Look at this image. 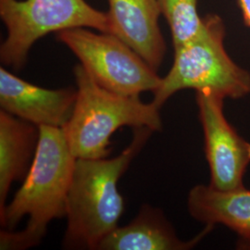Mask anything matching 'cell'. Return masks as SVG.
<instances>
[{
  "label": "cell",
  "mask_w": 250,
  "mask_h": 250,
  "mask_svg": "<svg viewBox=\"0 0 250 250\" xmlns=\"http://www.w3.org/2000/svg\"><path fill=\"white\" fill-rule=\"evenodd\" d=\"M76 158L62 128L40 126L36 155L11 202L0 213V250H23L39 245L53 220L66 218Z\"/></svg>",
  "instance_id": "obj_1"
},
{
  "label": "cell",
  "mask_w": 250,
  "mask_h": 250,
  "mask_svg": "<svg viewBox=\"0 0 250 250\" xmlns=\"http://www.w3.org/2000/svg\"><path fill=\"white\" fill-rule=\"evenodd\" d=\"M154 131L134 128L129 146L115 158L76 159L67 200L66 250H98L100 242L119 226L125 200L118 183Z\"/></svg>",
  "instance_id": "obj_2"
},
{
  "label": "cell",
  "mask_w": 250,
  "mask_h": 250,
  "mask_svg": "<svg viewBox=\"0 0 250 250\" xmlns=\"http://www.w3.org/2000/svg\"><path fill=\"white\" fill-rule=\"evenodd\" d=\"M77 97L63 133L76 159H103L110 154V138L128 126L162 129L161 108L139 96H125L106 89L81 64L73 69Z\"/></svg>",
  "instance_id": "obj_3"
},
{
  "label": "cell",
  "mask_w": 250,
  "mask_h": 250,
  "mask_svg": "<svg viewBox=\"0 0 250 250\" xmlns=\"http://www.w3.org/2000/svg\"><path fill=\"white\" fill-rule=\"evenodd\" d=\"M225 25L217 14L202 17L196 36L174 49L170 71L161 79L152 102L161 108L179 91H209L223 99L250 94V72L234 62L224 47Z\"/></svg>",
  "instance_id": "obj_4"
},
{
  "label": "cell",
  "mask_w": 250,
  "mask_h": 250,
  "mask_svg": "<svg viewBox=\"0 0 250 250\" xmlns=\"http://www.w3.org/2000/svg\"><path fill=\"white\" fill-rule=\"evenodd\" d=\"M0 18L8 31L0 60L15 71L25 66L32 46L48 34L89 28L112 35L107 13L85 0H0Z\"/></svg>",
  "instance_id": "obj_5"
},
{
  "label": "cell",
  "mask_w": 250,
  "mask_h": 250,
  "mask_svg": "<svg viewBox=\"0 0 250 250\" xmlns=\"http://www.w3.org/2000/svg\"><path fill=\"white\" fill-rule=\"evenodd\" d=\"M99 85L125 96L154 93L161 79L157 72L117 36L89 28H73L56 34Z\"/></svg>",
  "instance_id": "obj_6"
},
{
  "label": "cell",
  "mask_w": 250,
  "mask_h": 250,
  "mask_svg": "<svg viewBox=\"0 0 250 250\" xmlns=\"http://www.w3.org/2000/svg\"><path fill=\"white\" fill-rule=\"evenodd\" d=\"M196 99L209 185L223 191L244 188V175L250 164V142L236 133L224 116V99L209 91H197Z\"/></svg>",
  "instance_id": "obj_7"
},
{
  "label": "cell",
  "mask_w": 250,
  "mask_h": 250,
  "mask_svg": "<svg viewBox=\"0 0 250 250\" xmlns=\"http://www.w3.org/2000/svg\"><path fill=\"white\" fill-rule=\"evenodd\" d=\"M76 97L73 87L47 89L0 68L1 109L38 127L62 128L71 118Z\"/></svg>",
  "instance_id": "obj_8"
},
{
  "label": "cell",
  "mask_w": 250,
  "mask_h": 250,
  "mask_svg": "<svg viewBox=\"0 0 250 250\" xmlns=\"http://www.w3.org/2000/svg\"><path fill=\"white\" fill-rule=\"evenodd\" d=\"M112 35L134 49L158 72L166 53L158 0H107Z\"/></svg>",
  "instance_id": "obj_9"
},
{
  "label": "cell",
  "mask_w": 250,
  "mask_h": 250,
  "mask_svg": "<svg viewBox=\"0 0 250 250\" xmlns=\"http://www.w3.org/2000/svg\"><path fill=\"white\" fill-rule=\"evenodd\" d=\"M213 229H205L189 241L181 240L160 208L144 204L134 220L118 226L100 242L99 250H188Z\"/></svg>",
  "instance_id": "obj_10"
},
{
  "label": "cell",
  "mask_w": 250,
  "mask_h": 250,
  "mask_svg": "<svg viewBox=\"0 0 250 250\" xmlns=\"http://www.w3.org/2000/svg\"><path fill=\"white\" fill-rule=\"evenodd\" d=\"M188 208L202 224L229 228L238 235L242 247L250 249V191L245 187L223 191L197 185L189 191Z\"/></svg>",
  "instance_id": "obj_11"
},
{
  "label": "cell",
  "mask_w": 250,
  "mask_h": 250,
  "mask_svg": "<svg viewBox=\"0 0 250 250\" xmlns=\"http://www.w3.org/2000/svg\"><path fill=\"white\" fill-rule=\"evenodd\" d=\"M39 127L0 111V213L7 206L12 184L24 180L34 161Z\"/></svg>",
  "instance_id": "obj_12"
},
{
  "label": "cell",
  "mask_w": 250,
  "mask_h": 250,
  "mask_svg": "<svg viewBox=\"0 0 250 250\" xmlns=\"http://www.w3.org/2000/svg\"><path fill=\"white\" fill-rule=\"evenodd\" d=\"M162 16L170 29L173 48L187 43L202 26L198 0H158Z\"/></svg>",
  "instance_id": "obj_13"
},
{
  "label": "cell",
  "mask_w": 250,
  "mask_h": 250,
  "mask_svg": "<svg viewBox=\"0 0 250 250\" xmlns=\"http://www.w3.org/2000/svg\"><path fill=\"white\" fill-rule=\"evenodd\" d=\"M244 23L250 28V0H237Z\"/></svg>",
  "instance_id": "obj_14"
}]
</instances>
